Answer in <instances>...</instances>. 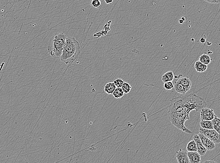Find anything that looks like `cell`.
Here are the masks:
<instances>
[{
  "instance_id": "obj_3",
  "label": "cell",
  "mask_w": 220,
  "mask_h": 163,
  "mask_svg": "<svg viewBox=\"0 0 220 163\" xmlns=\"http://www.w3.org/2000/svg\"><path fill=\"white\" fill-rule=\"evenodd\" d=\"M67 36L63 33H56L51 40L48 52L55 58H60L65 47Z\"/></svg>"
},
{
  "instance_id": "obj_21",
  "label": "cell",
  "mask_w": 220,
  "mask_h": 163,
  "mask_svg": "<svg viewBox=\"0 0 220 163\" xmlns=\"http://www.w3.org/2000/svg\"><path fill=\"white\" fill-rule=\"evenodd\" d=\"M164 87L167 91H170L174 88V85L172 82H167L164 83Z\"/></svg>"
},
{
  "instance_id": "obj_12",
  "label": "cell",
  "mask_w": 220,
  "mask_h": 163,
  "mask_svg": "<svg viewBox=\"0 0 220 163\" xmlns=\"http://www.w3.org/2000/svg\"><path fill=\"white\" fill-rule=\"evenodd\" d=\"M116 87L114 85L113 82H109L106 84L104 88V91L105 93H107L108 95L113 94Z\"/></svg>"
},
{
  "instance_id": "obj_24",
  "label": "cell",
  "mask_w": 220,
  "mask_h": 163,
  "mask_svg": "<svg viewBox=\"0 0 220 163\" xmlns=\"http://www.w3.org/2000/svg\"><path fill=\"white\" fill-rule=\"evenodd\" d=\"M205 2L211 4H219L220 3V0H204Z\"/></svg>"
},
{
  "instance_id": "obj_27",
  "label": "cell",
  "mask_w": 220,
  "mask_h": 163,
  "mask_svg": "<svg viewBox=\"0 0 220 163\" xmlns=\"http://www.w3.org/2000/svg\"><path fill=\"white\" fill-rule=\"evenodd\" d=\"M105 2L106 4H110V3H112V2H113V0H111V1H110V0H105Z\"/></svg>"
},
{
  "instance_id": "obj_14",
  "label": "cell",
  "mask_w": 220,
  "mask_h": 163,
  "mask_svg": "<svg viewBox=\"0 0 220 163\" xmlns=\"http://www.w3.org/2000/svg\"><path fill=\"white\" fill-rule=\"evenodd\" d=\"M174 88L176 92L182 95H185L188 92L186 88L182 84L177 82H175Z\"/></svg>"
},
{
  "instance_id": "obj_13",
  "label": "cell",
  "mask_w": 220,
  "mask_h": 163,
  "mask_svg": "<svg viewBox=\"0 0 220 163\" xmlns=\"http://www.w3.org/2000/svg\"><path fill=\"white\" fill-rule=\"evenodd\" d=\"M195 67L196 71L198 72L202 73V72H204V71L207 70L208 66L203 64L202 63L200 62V61H197L195 63Z\"/></svg>"
},
{
  "instance_id": "obj_25",
  "label": "cell",
  "mask_w": 220,
  "mask_h": 163,
  "mask_svg": "<svg viewBox=\"0 0 220 163\" xmlns=\"http://www.w3.org/2000/svg\"><path fill=\"white\" fill-rule=\"evenodd\" d=\"M200 41L201 43H205L206 41V38H205V37H202V38L200 39Z\"/></svg>"
},
{
  "instance_id": "obj_4",
  "label": "cell",
  "mask_w": 220,
  "mask_h": 163,
  "mask_svg": "<svg viewBox=\"0 0 220 163\" xmlns=\"http://www.w3.org/2000/svg\"><path fill=\"white\" fill-rule=\"evenodd\" d=\"M199 132L215 144L220 143V135L215 129H205L200 127Z\"/></svg>"
},
{
  "instance_id": "obj_18",
  "label": "cell",
  "mask_w": 220,
  "mask_h": 163,
  "mask_svg": "<svg viewBox=\"0 0 220 163\" xmlns=\"http://www.w3.org/2000/svg\"><path fill=\"white\" fill-rule=\"evenodd\" d=\"M212 122L213 123L214 129L220 135V118H218L216 116L214 120H212Z\"/></svg>"
},
{
  "instance_id": "obj_20",
  "label": "cell",
  "mask_w": 220,
  "mask_h": 163,
  "mask_svg": "<svg viewBox=\"0 0 220 163\" xmlns=\"http://www.w3.org/2000/svg\"><path fill=\"white\" fill-rule=\"evenodd\" d=\"M131 88H132V87L128 83L126 82H124L122 87V90L123 91L124 94H128L130 92Z\"/></svg>"
},
{
  "instance_id": "obj_10",
  "label": "cell",
  "mask_w": 220,
  "mask_h": 163,
  "mask_svg": "<svg viewBox=\"0 0 220 163\" xmlns=\"http://www.w3.org/2000/svg\"><path fill=\"white\" fill-rule=\"evenodd\" d=\"M177 82L180 83L185 88L187 91H189L192 88V82L189 78L187 77H182L178 78Z\"/></svg>"
},
{
  "instance_id": "obj_17",
  "label": "cell",
  "mask_w": 220,
  "mask_h": 163,
  "mask_svg": "<svg viewBox=\"0 0 220 163\" xmlns=\"http://www.w3.org/2000/svg\"><path fill=\"white\" fill-rule=\"evenodd\" d=\"M199 61L203 64L208 65L210 64L212 61V59L208 55L204 54L200 56L199 57Z\"/></svg>"
},
{
  "instance_id": "obj_2",
  "label": "cell",
  "mask_w": 220,
  "mask_h": 163,
  "mask_svg": "<svg viewBox=\"0 0 220 163\" xmlns=\"http://www.w3.org/2000/svg\"><path fill=\"white\" fill-rule=\"evenodd\" d=\"M80 53L79 43L75 38L68 36L66 38L65 47L60 59L66 64H70L77 59Z\"/></svg>"
},
{
  "instance_id": "obj_1",
  "label": "cell",
  "mask_w": 220,
  "mask_h": 163,
  "mask_svg": "<svg viewBox=\"0 0 220 163\" xmlns=\"http://www.w3.org/2000/svg\"><path fill=\"white\" fill-rule=\"evenodd\" d=\"M207 104L205 99L195 94L176 97L171 101L168 116L170 122L175 127L191 134L192 132L185 125V121L190 119V113L193 110L200 112L202 109L206 107Z\"/></svg>"
},
{
  "instance_id": "obj_11",
  "label": "cell",
  "mask_w": 220,
  "mask_h": 163,
  "mask_svg": "<svg viewBox=\"0 0 220 163\" xmlns=\"http://www.w3.org/2000/svg\"><path fill=\"white\" fill-rule=\"evenodd\" d=\"M174 78V75L172 71L166 72L162 77V81L164 83L167 82H172Z\"/></svg>"
},
{
  "instance_id": "obj_9",
  "label": "cell",
  "mask_w": 220,
  "mask_h": 163,
  "mask_svg": "<svg viewBox=\"0 0 220 163\" xmlns=\"http://www.w3.org/2000/svg\"><path fill=\"white\" fill-rule=\"evenodd\" d=\"M188 158L190 163H200L201 156L198 152H187Z\"/></svg>"
},
{
  "instance_id": "obj_8",
  "label": "cell",
  "mask_w": 220,
  "mask_h": 163,
  "mask_svg": "<svg viewBox=\"0 0 220 163\" xmlns=\"http://www.w3.org/2000/svg\"><path fill=\"white\" fill-rule=\"evenodd\" d=\"M193 140L195 141L197 146L198 152L201 156H204L206 154L208 150L203 146L198 134H195L193 137Z\"/></svg>"
},
{
  "instance_id": "obj_15",
  "label": "cell",
  "mask_w": 220,
  "mask_h": 163,
  "mask_svg": "<svg viewBox=\"0 0 220 163\" xmlns=\"http://www.w3.org/2000/svg\"><path fill=\"white\" fill-rule=\"evenodd\" d=\"M201 127L205 129H214L212 121L201 120L200 122Z\"/></svg>"
},
{
  "instance_id": "obj_19",
  "label": "cell",
  "mask_w": 220,
  "mask_h": 163,
  "mask_svg": "<svg viewBox=\"0 0 220 163\" xmlns=\"http://www.w3.org/2000/svg\"><path fill=\"white\" fill-rule=\"evenodd\" d=\"M124 93L122 90V88H116L112 94L114 98L116 99L122 98L124 95Z\"/></svg>"
},
{
  "instance_id": "obj_16",
  "label": "cell",
  "mask_w": 220,
  "mask_h": 163,
  "mask_svg": "<svg viewBox=\"0 0 220 163\" xmlns=\"http://www.w3.org/2000/svg\"><path fill=\"white\" fill-rule=\"evenodd\" d=\"M186 150L188 152H197V146L195 141L192 140L189 141L186 146Z\"/></svg>"
},
{
  "instance_id": "obj_22",
  "label": "cell",
  "mask_w": 220,
  "mask_h": 163,
  "mask_svg": "<svg viewBox=\"0 0 220 163\" xmlns=\"http://www.w3.org/2000/svg\"><path fill=\"white\" fill-rule=\"evenodd\" d=\"M116 88H122L124 82L120 78H117L113 82Z\"/></svg>"
},
{
  "instance_id": "obj_5",
  "label": "cell",
  "mask_w": 220,
  "mask_h": 163,
  "mask_svg": "<svg viewBox=\"0 0 220 163\" xmlns=\"http://www.w3.org/2000/svg\"><path fill=\"white\" fill-rule=\"evenodd\" d=\"M216 116L213 109L208 108L202 109L200 112L201 120L212 121Z\"/></svg>"
},
{
  "instance_id": "obj_7",
  "label": "cell",
  "mask_w": 220,
  "mask_h": 163,
  "mask_svg": "<svg viewBox=\"0 0 220 163\" xmlns=\"http://www.w3.org/2000/svg\"><path fill=\"white\" fill-rule=\"evenodd\" d=\"M176 158L178 163H190L186 151L180 149L177 152Z\"/></svg>"
},
{
  "instance_id": "obj_6",
  "label": "cell",
  "mask_w": 220,
  "mask_h": 163,
  "mask_svg": "<svg viewBox=\"0 0 220 163\" xmlns=\"http://www.w3.org/2000/svg\"><path fill=\"white\" fill-rule=\"evenodd\" d=\"M198 136L201 140V142L203 146L208 151H212L214 150L215 148V144L214 142L210 140L206 137V136L199 133L198 134Z\"/></svg>"
},
{
  "instance_id": "obj_28",
  "label": "cell",
  "mask_w": 220,
  "mask_h": 163,
  "mask_svg": "<svg viewBox=\"0 0 220 163\" xmlns=\"http://www.w3.org/2000/svg\"><path fill=\"white\" fill-rule=\"evenodd\" d=\"M178 22H179V24H183V23H184V21L182 19H179V21H178Z\"/></svg>"
},
{
  "instance_id": "obj_26",
  "label": "cell",
  "mask_w": 220,
  "mask_h": 163,
  "mask_svg": "<svg viewBox=\"0 0 220 163\" xmlns=\"http://www.w3.org/2000/svg\"><path fill=\"white\" fill-rule=\"evenodd\" d=\"M203 163H217L214 160H206Z\"/></svg>"
},
{
  "instance_id": "obj_23",
  "label": "cell",
  "mask_w": 220,
  "mask_h": 163,
  "mask_svg": "<svg viewBox=\"0 0 220 163\" xmlns=\"http://www.w3.org/2000/svg\"><path fill=\"white\" fill-rule=\"evenodd\" d=\"M92 6L95 8H98L101 5V2L99 0H93L92 2Z\"/></svg>"
}]
</instances>
